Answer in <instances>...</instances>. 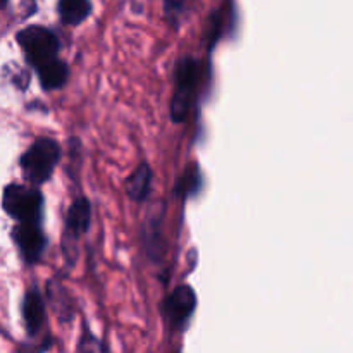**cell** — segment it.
Here are the masks:
<instances>
[{
    "label": "cell",
    "mask_w": 353,
    "mask_h": 353,
    "mask_svg": "<svg viewBox=\"0 0 353 353\" xmlns=\"http://www.w3.org/2000/svg\"><path fill=\"white\" fill-rule=\"evenodd\" d=\"M61 147L52 138H38L21 157L24 176L34 185L48 181L61 161Z\"/></svg>",
    "instance_id": "cell-1"
},
{
    "label": "cell",
    "mask_w": 353,
    "mask_h": 353,
    "mask_svg": "<svg viewBox=\"0 0 353 353\" xmlns=\"http://www.w3.org/2000/svg\"><path fill=\"white\" fill-rule=\"evenodd\" d=\"M202 78V68L195 59H185L176 69V92L171 102V119L183 123L192 109L193 97Z\"/></svg>",
    "instance_id": "cell-2"
},
{
    "label": "cell",
    "mask_w": 353,
    "mask_h": 353,
    "mask_svg": "<svg viewBox=\"0 0 353 353\" xmlns=\"http://www.w3.org/2000/svg\"><path fill=\"white\" fill-rule=\"evenodd\" d=\"M2 207L10 217L19 223L40 221L43 209V196L40 190L21 185L6 186L2 195Z\"/></svg>",
    "instance_id": "cell-3"
},
{
    "label": "cell",
    "mask_w": 353,
    "mask_h": 353,
    "mask_svg": "<svg viewBox=\"0 0 353 353\" xmlns=\"http://www.w3.org/2000/svg\"><path fill=\"white\" fill-rule=\"evenodd\" d=\"M17 43L24 50L26 61L31 65L45 64L50 59L57 57L59 40L50 30L43 26H28L17 33Z\"/></svg>",
    "instance_id": "cell-4"
},
{
    "label": "cell",
    "mask_w": 353,
    "mask_h": 353,
    "mask_svg": "<svg viewBox=\"0 0 353 353\" xmlns=\"http://www.w3.org/2000/svg\"><path fill=\"white\" fill-rule=\"evenodd\" d=\"M195 309V292L188 285H181L178 288H174V292L165 299L164 305H162V314H164V319L168 323V326H171L174 331H181L190 323Z\"/></svg>",
    "instance_id": "cell-5"
},
{
    "label": "cell",
    "mask_w": 353,
    "mask_h": 353,
    "mask_svg": "<svg viewBox=\"0 0 353 353\" xmlns=\"http://www.w3.org/2000/svg\"><path fill=\"white\" fill-rule=\"evenodd\" d=\"M12 238L23 255L24 262L34 264L40 261L45 247H47V238L41 231L40 221H24L19 223L12 231Z\"/></svg>",
    "instance_id": "cell-6"
},
{
    "label": "cell",
    "mask_w": 353,
    "mask_h": 353,
    "mask_svg": "<svg viewBox=\"0 0 353 353\" xmlns=\"http://www.w3.org/2000/svg\"><path fill=\"white\" fill-rule=\"evenodd\" d=\"M92 219V207L86 199H78L68 210L65 216V230H64V247L68 259H74V245L81 234H85L90 228Z\"/></svg>",
    "instance_id": "cell-7"
},
{
    "label": "cell",
    "mask_w": 353,
    "mask_h": 353,
    "mask_svg": "<svg viewBox=\"0 0 353 353\" xmlns=\"http://www.w3.org/2000/svg\"><path fill=\"white\" fill-rule=\"evenodd\" d=\"M23 317L26 331L34 336L45 323V303L38 290H30L23 302Z\"/></svg>",
    "instance_id": "cell-8"
},
{
    "label": "cell",
    "mask_w": 353,
    "mask_h": 353,
    "mask_svg": "<svg viewBox=\"0 0 353 353\" xmlns=\"http://www.w3.org/2000/svg\"><path fill=\"white\" fill-rule=\"evenodd\" d=\"M38 78H40V85L45 90H57L62 88L68 81L69 69L65 62H62L61 59L54 57L50 61H47L45 64L38 65Z\"/></svg>",
    "instance_id": "cell-9"
},
{
    "label": "cell",
    "mask_w": 353,
    "mask_h": 353,
    "mask_svg": "<svg viewBox=\"0 0 353 353\" xmlns=\"http://www.w3.org/2000/svg\"><path fill=\"white\" fill-rule=\"evenodd\" d=\"M152 190V169L148 164H140L126 183V192L131 200L141 203L148 199Z\"/></svg>",
    "instance_id": "cell-10"
},
{
    "label": "cell",
    "mask_w": 353,
    "mask_h": 353,
    "mask_svg": "<svg viewBox=\"0 0 353 353\" xmlns=\"http://www.w3.org/2000/svg\"><path fill=\"white\" fill-rule=\"evenodd\" d=\"M92 12V3L90 0H61L59 2V16L64 24L83 23Z\"/></svg>",
    "instance_id": "cell-11"
},
{
    "label": "cell",
    "mask_w": 353,
    "mask_h": 353,
    "mask_svg": "<svg viewBox=\"0 0 353 353\" xmlns=\"http://www.w3.org/2000/svg\"><path fill=\"white\" fill-rule=\"evenodd\" d=\"M200 188V172L196 165H190L176 185V193L179 196H190Z\"/></svg>",
    "instance_id": "cell-12"
},
{
    "label": "cell",
    "mask_w": 353,
    "mask_h": 353,
    "mask_svg": "<svg viewBox=\"0 0 353 353\" xmlns=\"http://www.w3.org/2000/svg\"><path fill=\"white\" fill-rule=\"evenodd\" d=\"M164 7H165V14H168L169 19H171L172 23H176L179 17V14L185 10L186 0H165Z\"/></svg>",
    "instance_id": "cell-13"
},
{
    "label": "cell",
    "mask_w": 353,
    "mask_h": 353,
    "mask_svg": "<svg viewBox=\"0 0 353 353\" xmlns=\"http://www.w3.org/2000/svg\"><path fill=\"white\" fill-rule=\"evenodd\" d=\"M6 2H7V0H0V7L6 6Z\"/></svg>",
    "instance_id": "cell-14"
},
{
    "label": "cell",
    "mask_w": 353,
    "mask_h": 353,
    "mask_svg": "<svg viewBox=\"0 0 353 353\" xmlns=\"http://www.w3.org/2000/svg\"><path fill=\"white\" fill-rule=\"evenodd\" d=\"M28 2H30V7H33V3H34V0H28Z\"/></svg>",
    "instance_id": "cell-15"
}]
</instances>
